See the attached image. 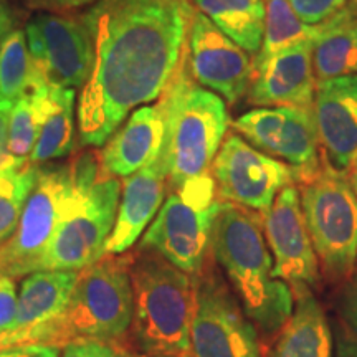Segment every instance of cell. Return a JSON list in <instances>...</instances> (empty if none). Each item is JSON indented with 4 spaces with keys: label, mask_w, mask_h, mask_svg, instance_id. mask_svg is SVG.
Returning a JSON list of instances; mask_svg holds the SVG:
<instances>
[{
    "label": "cell",
    "mask_w": 357,
    "mask_h": 357,
    "mask_svg": "<svg viewBox=\"0 0 357 357\" xmlns=\"http://www.w3.org/2000/svg\"><path fill=\"white\" fill-rule=\"evenodd\" d=\"M192 12L178 0H98L79 17L93 50L77 111L84 146L106 144L131 109L159 100L184 55Z\"/></svg>",
    "instance_id": "1"
},
{
    "label": "cell",
    "mask_w": 357,
    "mask_h": 357,
    "mask_svg": "<svg viewBox=\"0 0 357 357\" xmlns=\"http://www.w3.org/2000/svg\"><path fill=\"white\" fill-rule=\"evenodd\" d=\"M211 255L260 337L275 339L291 316L294 294L273 273L260 213L220 202L212 225Z\"/></svg>",
    "instance_id": "2"
},
{
    "label": "cell",
    "mask_w": 357,
    "mask_h": 357,
    "mask_svg": "<svg viewBox=\"0 0 357 357\" xmlns=\"http://www.w3.org/2000/svg\"><path fill=\"white\" fill-rule=\"evenodd\" d=\"M164 118L159 164L167 177V194L187 182L211 176L230 119L225 101L192 78L185 53L158 102Z\"/></svg>",
    "instance_id": "3"
},
{
    "label": "cell",
    "mask_w": 357,
    "mask_h": 357,
    "mask_svg": "<svg viewBox=\"0 0 357 357\" xmlns=\"http://www.w3.org/2000/svg\"><path fill=\"white\" fill-rule=\"evenodd\" d=\"M132 321L131 255H108L78 270L65 310L40 324L24 346L65 347L75 341H106L129 346Z\"/></svg>",
    "instance_id": "4"
},
{
    "label": "cell",
    "mask_w": 357,
    "mask_h": 357,
    "mask_svg": "<svg viewBox=\"0 0 357 357\" xmlns=\"http://www.w3.org/2000/svg\"><path fill=\"white\" fill-rule=\"evenodd\" d=\"M132 321L129 347L139 354H190L194 276L154 250L131 253Z\"/></svg>",
    "instance_id": "5"
},
{
    "label": "cell",
    "mask_w": 357,
    "mask_h": 357,
    "mask_svg": "<svg viewBox=\"0 0 357 357\" xmlns=\"http://www.w3.org/2000/svg\"><path fill=\"white\" fill-rule=\"evenodd\" d=\"M71 187L42 270H82L105 255L121 199L123 182L101 171L96 153L70 162Z\"/></svg>",
    "instance_id": "6"
},
{
    "label": "cell",
    "mask_w": 357,
    "mask_h": 357,
    "mask_svg": "<svg viewBox=\"0 0 357 357\" xmlns=\"http://www.w3.org/2000/svg\"><path fill=\"white\" fill-rule=\"evenodd\" d=\"M306 229L318 257L321 276L344 283L357 265V195L349 178L323 169L300 184Z\"/></svg>",
    "instance_id": "7"
},
{
    "label": "cell",
    "mask_w": 357,
    "mask_h": 357,
    "mask_svg": "<svg viewBox=\"0 0 357 357\" xmlns=\"http://www.w3.org/2000/svg\"><path fill=\"white\" fill-rule=\"evenodd\" d=\"M220 207L212 176L169 192L139 247L154 250L187 275L197 276L211 257L212 225Z\"/></svg>",
    "instance_id": "8"
},
{
    "label": "cell",
    "mask_w": 357,
    "mask_h": 357,
    "mask_svg": "<svg viewBox=\"0 0 357 357\" xmlns=\"http://www.w3.org/2000/svg\"><path fill=\"white\" fill-rule=\"evenodd\" d=\"M190 324L192 357H263L255 324L223 278L212 255L197 276Z\"/></svg>",
    "instance_id": "9"
},
{
    "label": "cell",
    "mask_w": 357,
    "mask_h": 357,
    "mask_svg": "<svg viewBox=\"0 0 357 357\" xmlns=\"http://www.w3.org/2000/svg\"><path fill=\"white\" fill-rule=\"evenodd\" d=\"M70 187V164L38 167L19 225L10 238L0 245V275L13 280L40 271Z\"/></svg>",
    "instance_id": "10"
},
{
    "label": "cell",
    "mask_w": 357,
    "mask_h": 357,
    "mask_svg": "<svg viewBox=\"0 0 357 357\" xmlns=\"http://www.w3.org/2000/svg\"><path fill=\"white\" fill-rule=\"evenodd\" d=\"M211 176L220 202L240 205L261 217L284 187L298 184L293 167L258 151L235 131L223 139Z\"/></svg>",
    "instance_id": "11"
},
{
    "label": "cell",
    "mask_w": 357,
    "mask_h": 357,
    "mask_svg": "<svg viewBox=\"0 0 357 357\" xmlns=\"http://www.w3.org/2000/svg\"><path fill=\"white\" fill-rule=\"evenodd\" d=\"M230 126L258 151L293 167L298 184L324 169L312 108H255L238 116Z\"/></svg>",
    "instance_id": "12"
},
{
    "label": "cell",
    "mask_w": 357,
    "mask_h": 357,
    "mask_svg": "<svg viewBox=\"0 0 357 357\" xmlns=\"http://www.w3.org/2000/svg\"><path fill=\"white\" fill-rule=\"evenodd\" d=\"M32 63L48 86L78 89L86 84L93 50L82 19L60 13H37L25 26Z\"/></svg>",
    "instance_id": "13"
},
{
    "label": "cell",
    "mask_w": 357,
    "mask_h": 357,
    "mask_svg": "<svg viewBox=\"0 0 357 357\" xmlns=\"http://www.w3.org/2000/svg\"><path fill=\"white\" fill-rule=\"evenodd\" d=\"M261 218L273 273L288 283L293 294L312 291L321 283V270L303 215L300 187H284Z\"/></svg>",
    "instance_id": "14"
},
{
    "label": "cell",
    "mask_w": 357,
    "mask_h": 357,
    "mask_svg": "<svg viewBox=\"0 0 357 357\" xmlns=\"http://www.w3.org/2000/svg\"><path fill=\"white\" fill-rule=\"evenodd\" d=\"M187 40L185 60L192 78L229 105H236L248 93L253 78L247 52L199 10L192 12Z\"/></svg>",
    "instance_id": "15"
},
{
    "label": "cell",
    "mask_w": 357,
    "mask_h": 357,
    "mask_svg": "<svg viewBox=\"0 0 357 357\" xmlns=\"http://www.w3.org/2000/svg\"><path fill=\"white\" fill-rule=\"evenodd\" d=\"M312 113L324 169L347 177L357 166V77L319 83Z\"/></svg>",
    "instance_id": "16"
},
{
    "label": "cell",
    "mask_w": 357,
    "mask_h": 357,
    "mask_svg": "<svg viewBox=\"0 0 357 357\" xmlns=\"http://www.w3.org/2000/svg\"><path fill=\"white\" fill-rule=\"evenodd\" d=\"M318 83L312 68V40L284 48L253 66L248 101L260 108H312Z\"/></svg>",
    "instance_id": "17"
},
{
    "label": "cell",
    "mask_w": 357,
    "mask_h": 357,
    "mask_svg": "<svg viewBox=\"0 0 357 357\" xmlns=\"http://www.w3.org/2000/svg\"><path fill=\"white\" fill-rule=\"evenodd\" d=\"M167 197V177L159 160L124 177L118 215L105 253L123 255L153 223Z\"/></svg>",
    "instance_id": "18"
},
{
    "label": "cell",
    "mask_w": 357,
    "mask_h": 357,
    "mask_svg": "<svg viewBox=\"0 0 357 357\" xmlns=\"http://www.w3.org/2000/svg\"><path fill=\"white\" fill-rule=\"evenodd\" d=\"M77 278L75 270H42L26 276L17 294L15 318L0 336V351L22 347L35 328L56 318L65 310Z\"/></svg>",
    "instance_id": "19"
},
{
    "label": "cell",
    "mask_w": 357,
    "mask_h": 357,
    "mask_svg": "<svg viewBox=\"0 0 357 357\" xmlns=\"http://www.w3.org/2000/svg\"><path fill=\"white\" fill-rule=\"evenodd\" d=\"M162 144L164 118L159 106H141L98 153L101 171L118 178L132 176L158 160Z\"/></svg>",
    "instance_id": "20"
},
{
    "label": "cell",
    "mask_w": 357,
    "mask_h": 357,
    "mask_svg": "<svg viewBox=\"0 0 357 357\" xmlns=\"http://www.w3.org/2000/svg\"><path fill=\"white\" fill-rule=\"evenodd\" d=\"M266 357H334V333L314 291L294 294L293 312Z\"/></svg>",
    "instance_id": "21"
},
{
    "label": "cell",
    "mask_w": 357,
    "mask_h": 357,
    "mask_svg": "<svg viewBox=\"0 0 357 357\" xmlns=\"http://www.w3.org/2000/svg\"><path fill=\"white\" fill-rule=\"evenodd\" d=\"M312 68L316 83L357 77V17L342 8L319 24L312 40Z\"/></svg>",
    "instance_id": "22"
},
{
    "label": "cell",
    "mask_w": 357,
    "mask_h": 357,
    "mask_svg": "<svg viewBox=\"0 0 357 357\" xmlns=\"http://www.w3.org/2000/svg\"><path fill=\"white\" fill-rule=\"evenodd\" d=\"M75 100L77 89L48 86L43 98L42 126L35 142L30 164L40 166L65 158L75 146Z\"/></svg>",
    "instance_id": "23"
},
{
    "label": "cell",
    "mask_w": 357,
    "mask_h": 357,
    "mask_svg": "<svg viewBox=\"0 0 357 357\" xmlns=\"http://www.w3.org/2000/svg\"><path fill=\"white\" fill-rule=\"evenodd\" d=\"M48 84L32 63V78L26 91L13 105L8 116V151L19 162H30L42 126L43 98Z\"/></svg>",
    "instance_id": "24"
},
{
    "label": "cell",
    "mask_w": 357,
    "mask_h": 357,
    "mask_svg": "<svg viewBox=\"0 0 357 357\" xmlns=\"http://www.w3.org/2000/svg\"><path fill=\"white\" fill-rule=\"evenodd\" d=\"M265 20H263V42L253 66L260 65L266 58L306 40H314L319 25H307L303 22L289 0H265Z\"/></svg>",
    "instance_id": "25"
},
{
    "label": "cell",
    "mask_w": 357,
    "mask_h": 357,
    "mask_svg": "<svg viewBox=\"0 0 357 357\" xmlns=\"http://www.w3.org/2000/svg\"><path fill=\"white\" fill-rule=\"evenodd\" d=\"M32 78V56L24 30L12 29L0 40V109L12 111Z\"/></svg>",
    "instance_id": "26"
},
{
    "label": "cell",
    "mask_w": 357,
    "mask_h": 357,
    "mask_svg": "<svg viewBox=\"0 0 357 357\" xmlns=\"http://www.w3.org/2000/svg\"><path fill=\"white\" fill-rule=\"evenodd\" d=\"M190 2L245 52L257 55L263 42V22L245 15L225 0H190Z\"/></svg>",
    "instance_id": "27"
},
{
    "label": "cell",
    "mask_w": 357,
    "mask_h": 357,
    "mask_svg": "<svg viewBox=\"0 0 357 357\" xmlns=\"http://www.w3.org/2000/svg\"><path fill=\"white\" fill-rule=\"evenodd\" d=\"M38 167L25 164L0 174V245L10 238L37 178Z\"/></svg>",
    "instance_id": "28"
},
{
    "label": "cell",
    "mask_w": 357,
    "mask_h": 357,
    "mask_svg": "<svg viewBox=\"0 0 357 357\" xmlns=\"http://www.w3.org/2000/svg\"><path fill=\"white\" fill-rule=\"evenodd\" d=\"M347 0H289L294 12L307 25H319L346 7Z\"/></svg>",
    "instance_id": "29"
},
{
    "label": "cell",
    "mask_w": 357,
    "mask_h": 357,
    "mask_svg": "<svg viewBox=\"0 0 357 357\" xmlns=\"http://www.w3.org/2000/svg\"><path fill=\"white\" fill-rule=\"evenodd\" d=\"M61 357H132V351L118 342L75 341L63 347Z\"/></svg>",
    "instance_id": "30"
},
{
    "label": "cell",
    "mask_w": 357,
    "mask_h": 357,
    "mask_svg": "<svg viewBox=\"0 0 357 357\" xmlns=\"http://www.w3.org/2000/svg\"><path fill=\"white\" fill-rule=\"evenodd\" d=\"M339 287L341 288H339L336 301H334L339 321L357 336V276L352 275Z\"/></svg>",
    "instance_id": "31"
},
{
    "label": "cell",
    "mask_w": 357,
    "mask_h": 357,
    "mask_svg": "<svg viewBox=\"0 0 357 357\" xmlns=\"http://www.w3.org/2000/svg\"><path fill=\"white\" fill-rule=\"evenodd\" d=\"M17 311L15 283L8 276L0 275V336L10 328Z\"/></svg>",
    "instance_id": "32"
},
{
    "label": "cell",
    "mask_w": 357,
    "mask_h": 357,
    "mask_svg": "<svg viewBox=\"0 0 357 357\" xmlns=\"http://www.w3.org/2000/svg\"><path fill=\"white\" fill-rule=\"evenodd\" d=\"M334 357H357V336H354L341 321L333 328Z\"/></svg>",
    "instance_id": "33"
},
{
    "label": "cell",
    "mask_w": 357,
    "mask_h": 357,
    "mask_svg": "<svg viewBox=\"0 0 357 357\" xmlns=\"http://www.w3.org/2000/svg\"><path fill=\"white\" fill-rule=\"evenodd\" d=\"M8 116H10V111L0 109V174L8 171V169L29 164L15 160L8 151Z\"/></svg>",
    "instance_id": "34"
},
{
    "label": "cell",
    "mask_w": 357,
    "mask_h": 357,
    "mask_svg": "<svg viewBox=\"0 0 357 357\" xmlns=\"http://www.w3.org/2000/svg\"><path fill=\"white\" fill-rule=\"evenodd\" d=\"M95 2H98V0H29L30 7L48 12L73 10V8L93 6Z\"/></svg>",
    "instance_id": "35"
},
{
    "label": "cell",
    "mask_w": 357,
    "mask_h": 357,
    "mask_svg": "<svg viewBox=\"0 0 357 357\" xmlns=\"http://www.w3.org/2000/svg\"><path fill=\"white\" fill-rule=\"evenodd\" d=\"M58 347L25 346L0 351V357H58Z\"/></svg>",
    "instance_id": "36"
},
{
    "label": "cell",
    "mask_w": 357,
    "mask_h": 357,
    "mask_svg": "<svg viewBox=\"0 0 357 357\" xmlns=\"http://www.w3.org/2000/svg\"><path fill=\"white\" fill-rule=\"evenodd\" d=\"M13 26V15L10 7L7 6L6 0H0V40L10 32Z\"/></svg>",
    "instance_id": "37"
},
{
    "label": "cell",
    "mask_w": 357,
    "mask_h": 357,
    "mask_svg": "<svg viewBox=\"0 0 357 357\" xmlns=\"http://www.w3.org/2000/svg\"><path fill=\"white\" fill-rule=\"evenodd\" d=\"M132 357H192V354H139V352H132Z\"/></svg>",
    "instance_id": "38"
},
{
    "label": "cell",
    "mask_w": 357,
    "mask_h": 357,
    "mask_svg": "<svg viewBox=\"0 0 357 357\" xmlns=\"http://www.w3.org/2000/svg\"><path fill=\"white\" fill-rule=\"evenodd\" d=\"M346 12H349L351 15L357 17V0H347L346 2V7H344Z\"/></svg>",
    "instance_id": "39"
},
{
    "label": "cell",
    "mask_w": 357,
    "mask_h": 357,
    "mask_svg": "<svg viewBox=\"0 0 357 357\" xmlns=\"http://www.w3.org/2000/svg\"><path fill=\"white\" fill-rule=\"evenodd\" d=\"M347 178H349V184H351L352 189H354L356 195H357V166H356L354 169H352L349 176H347Z\"/></svg>",
    "instance_id": "40"
},
{
    "label": "cell",
    "mask_w": 357,
    "mask_h": 357,
    "mask_svg": "<svg viewBox=\"0 0 357 357\" xmlns=\"http://www.w3.org/2000/svg\"><path fill=\"white\" fill-rule=\"evenodd\" d=\"M178 2H189V0H178Z\"/></svg>",
    "instance_id": "41"
}]
</instances>
